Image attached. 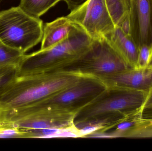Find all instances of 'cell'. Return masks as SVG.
<instances>
[{
	"label": "cell",
	"instance_id": "cell-1",
	"mask_svg": "<svg viewBox=\"0 0 152 151\" xmlns=\"http://www.w3.org/2000/svg\"><path fill=\"white\" fill-rule=\"evenodd\" d=\"M89 76L77 72L17 75L11 78L0 89V110L19 108L45 99L75 85Z\"/></svg>",
	"mask_w": 152,
	"mask_h": 151
},
{
	"label": "cell",
	"instance_id": "cell-2",
	"mask_svg": "<svg viewBox=\"0 0 152 151\" xmlns=\"http://www.w3.org/2000/svg\"><path fill=\"white\" fill-rule=\"evenodd\" d=\"M93 40L79 27L63 41L45 50L23 56L17 75L46 73L54 69L74 66L91 48Z\"/></svg>",
	"mask_w": 152,
	"mask_h": 151
},
{
	"label": "cell",
	"instance_id": "cell-3",
	"mask_svg": "<svg viewBox=\"0 0 152 151\" xmlns=\"http://www.w3.org/2000/svg\"><path fill=\"white\" fill-rule=\"evenodd\" d=\"M43 21L19 6L0 12V40L25 54L42 41Z\"/></svg>",
	"mask_w": 152,
	"mask_h": 151
},
{
	"label": "cell",
	"instance_id": "cell-4",
	"mask_svg": "<svg viewBox=\"0 0 152 151\" xmlns=\"http://www.w3.org/2000/svg\"><path fill=\"white\" fill-rule=\"evenodd\" d=\"M64 109L34 104L3 111L2 126L22 130H36L71 126L73 113Z\"/></svg>",
	"mask_w": 152,
	"mask_h": 151
},
{
	"label": "cell",
	"instance_id": "cell-5",
	"mask_svg": "<svg viewBox=\"0 0 152 151\" xmlns=\"http://www.w3.org/2000/svg\"><path fill=\"white\" fill-rule=\"evenodd\" d=\"M93 76L108 77L132 68L104 37L93 40L91 48L75 66Z\"/></svg>",
	"mask_w": 152,
	"mask_h": 151
},
{
	"label": "cell",
	"instance_id": "cell-6",
	"mask_svg": "<svg viewBox=\"0 0 152 151\" xmlns=\"http://www.w3.org/2000/svg\"><path fill=\"white\" fill-rule=\"evenodd\" d=\"M110 94L85 112L87 118L110 114L121 120L135 116L144 101L146 92L123 88L109 87Z\"/></svg>",
	"mask_w": 152,
	"mask_h": 151
},
{
	"label": "cell",
	"instance_id": "cell-7",
	"mask_svg": "<svg viewBox=\"0 0 152 151\" xmlns=\"http://www.w3.org/2000/svg\"><path fill=\"white\" fill-rule=\"evenodd\" d=\"M67 17L94 40L104 38L116 27L104 0H87Z\"/></svg>",
	"mask_w": 152,
	"mask_h": 151
},
{
	"label": "cell",
	"instance_id": "cell-8",
	"mask_svg": "<svg viewBox=\"0 0 152 151\" xmlns=\"http://www.w3.org/2000/svg\"><path fill=\"white\" fill-rule=\"evenodd\" d=\"M94 76L86 77L75 85L52 95L45 99L34 103L44 107L60 108L64 105H70L105 87V83L93 78Z\"/></svg>",
	"mask_w": 152,
	"mask_h": 151
},
{
	"label": "cell",
	"instance_id": "cell-9",
	"mask_svg": "<svg viewBox=\"0 0 152 151\" xmlns=\"http://www.w3.org/2000/svg\"><path fill=\"white\" fill-rule=\"evenodd\" d=\"M131 36L138 48L152 47V0H131Z\"/></svg>",
	"mask_w": 152,
	"mask_h": 151
},
{
	"label": "cell",
	"instance_id": "cell-10",
	"mask_svg": "<svg viewBox=\"0 0 152 151\" xmlns=\"http://www.w3.org/2000/svg\"><path fill=\"white\" fill-rule=\"evenodd\" d=\"M109 87L148 92L152 87V68H132L104 77Z\"/></svg>",
	"mask_w": 152,
	"mask_h": 151
},
{
	"label": "cell",
	"instance_id": "cell-11",
	"mask_svg": "<svg viewBox=\"0 0 152 151\" xmlns=\"http://www.w3.org/2000/svg\"><path fill=\"white\" fill-rule=\"evenodd\" d=\"M79 27L67 16L45 23L40 50L47 49L63 41Z\"/></svg>",
	"mask_w": 152,
	"mask_h": 151
},
{
	"label": "cell",
	"instance_id": "cell-12",
	"mask_svg": "<svg viewBox=\"0 0 152 151\" xmlns=\"http://www.w3.org/2000/svg\"><path fill=\"white\" fill-rule=\"evenodd\" d=\"M105 38L131 67L136 68L139 49L131 35L124 33L116 26Z\"/></svg>",
	"mask_w": 152,
	"mask_h": 151
},
{
	"label": "cell",
	"instance_id": "cell-13",
	"mask_svg": "<svg viewBox=\"0 0 152 151\" xmlns=\"http://www.w3.org/2000/svg\"><path fill=\"white\" fill-rule=\"evenodd\" d=\"M63 0H20L19 6L28 14L40 18L52 7Z\"/></svg>",
	"mask_w": 152,
	"mask_h": 151
},
{
	"label": "cell",
	"instance_id": "cell-14",
	"mask_svg": "<svg viewBox=\"0 0 152 151\" xmlns=\"http://www.w3.org/2000/svg\"><path fill=\"white\" fill-rule=\"evenodd\" d=\"M108 11L117 26L125 17L129 14L131 0H104Z\"/></svg>",
	"mask_w": 152,
	"mask_h": 151
},
{
	"label": "cell",
	"instance_id": "cell-15",
	"mask_svg": "<svg viewBox=\"0 0 152 151\" xmlns=\"http://www.w3.org/2000/svg\"><path fill=\"white\" fill-rule=\"evenodd\" d=\"M25 54L0 40V67H17Z\"/></svg>",
	"mask_w": 152,
	"mask_h": 151
},
{
	"label": "cell",
	"instance_id": "cell-16",
	"mask_svg": "<svg viewBox=\"0 0 152 151\" xmlns=\"http://www.w3.org/2000/svg\"><path fill=\"white\" fill-rule=\"evenodd\" d=\"M122 137L152 138V121H143L138 118L135 124L124 134Z\"/></svg>",
	"mask_w": 152,
	"mask_h": 151
},
{
	"label": "cell",
	"instance_id": "cell-17",
	"mask_svg": "<svg viewBox=\"0 0 152 151\" xmlns=\"http://www.w3.org/2000/svg\"><path fill=\"white\" fill-rule=\"evenodd\" d=\"M136 115L140 120L152 121V87L146 93L144 101Z\"/></svg>",
	"mask_w": 152,
	"mask_h": 151
},
{
	"label": "cell",
	"instance_id": "cell-18",
	"mask_svg": "<svg viewBox=\"0 0 152 151\" xmlns=\"http://www.w3.org/2000/svg\"><path fill=\"white\" fill-rule=\"evenodd\" d=\"M0 138H26V131L17 128L0 126Z\"/></svg>",
	"mask_w": 152,
	"mask_h": 151
},
{
	"label": "cell",
	"instance_id": "cell-19",
	"mask_svg": "<svg viewBox=\"0 0 152 151\" xmlns=\"http://www.w3.org/2000/svg\"><path fill=\"white\" fill-rule=\"evenodd\" d=\"M138 59L136 68L147 67L148 61L152 51V47L144 45L138 48Z\"/></svg>",
	"mask_w": 152,
	"mask_h": 151
},
{
	"label": "cell",
	"instance_id": "cell-20",
	"mask_svg": "<svg viewBox=\"0 0 152 151\" xmlns=\"http://www.w3.org/2000/svg\"><path fill=\"white\" fill-rule=\"evenodd\" d=\"M16 69L15 67H0V89L16 74Z\"/></svg>",
	"mask_w": 152,
	"mask_h": 151
},
{
	"label": "cell",
	"instance_id": "cell-21",
	"mask_svg": "<svg viewBox=\"0 0 152 151\" xmlns=\"http://www.w3.org/2000/svg\"><path fill=\"white\" fill-rule=\"evenodd\" d=\"M101 127V126L98 124H86L84 126L81 127L80 129H77L80 137H86L94 132L99 130Z\"/></svg>",
	"mask_w": 152,
	"mask_h": 151
},
{
	"label": "cell",
	"instance_id": "cell-22",
	"mask_svg": "<svg viewBox=\"0 0 152 151\" xmlns=\"http://www.w3.org/2000/svg\"><path fill=\"white\" fill-rule=\"evenodd\" d=\"M117 27H119L124 33L131 35V22L129 14L124 17Z\"/></svg>",
	"mask_w": 152,
	"mask_h": 151
},
{
	"label": "cell",
	"instance_id": "cell-23",
	"mask_svg": "<svg viewBox=\"0 0 152 151\" xmlns=\"http://www.w3.org/2000/svg\"><path fill=\"white\" fill-rule=\"evenodd\" d=\"M87 0H63L66 2L70 11L76 9Z\"/></svg>",
	"mask_w": 152,
	"mask_h": 151
},
{
	"label": "cell",
	"instance_id": "cell-24",
	"mask_svg": "<svg viewBox=\"0 0 152 151\" xmlns=\"http://www.w3.org/2000/svg\"><path fill=\"white\" fill-rule=\"evenodd\" d=\"M147 67L152 68V51L151 53V56H150V58H149Z\"/></svg>",
	"mask_w": 152,
	"mask_h": 151
},
{
	"label": "cell",
	"instance_id": "cell-25",
	"mask_svg": "<svg viewBox=\"0 0 152 151\" xmlns=\"http://www.w3.org/2000/svg\"><path fill=\"white\" fill-rule=\"evenodd\" d=\"M3 117V111L0 110V126H2V123Z\"/></svg>",
	"mask_w": 152,
	"mask_h": 151
}]
</instances>
